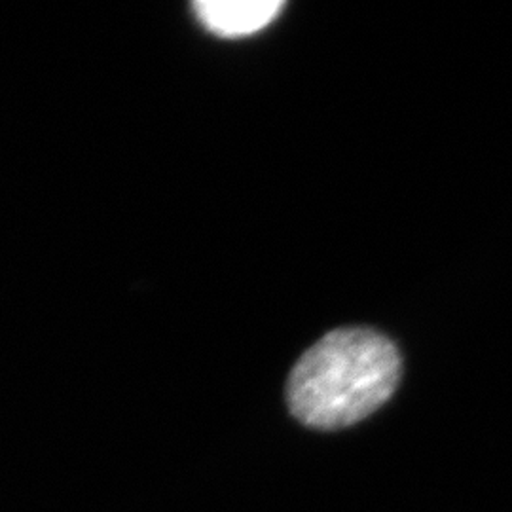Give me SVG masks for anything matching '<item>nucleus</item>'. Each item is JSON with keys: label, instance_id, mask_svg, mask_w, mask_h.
<instances>
[{"label": "nucleus", "instance_id": "obj_1", "mask_svg": "<svg viewBox=\"0 0 512 512\" xmlns=\"http://www.w3.org/2000/svg\"><path fill=\"white\" fill-rule=\"evenodd\" d=\"M401 380V355L384 334L338 329L311 346L287 384L291 414L313 429L355 425L384 406Z\"/></svg>", "mask_w": 512, "mask_h": 512}, {"label": "nucleus", "instance_id": "obj_2", "mask_svg": "<svg viewBox=\"0 0 512 512\" xmlns=\"http://www.w3.org/2000/svg\"><path fill=\"white\" fill-rule=\"evenodd\" d=\"M281 0H200L194 4L203 27L224 38L247 37L274 21Z\"/></svg>", "mask_w": 512, "mask_h": 512}]
</instances>
